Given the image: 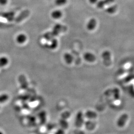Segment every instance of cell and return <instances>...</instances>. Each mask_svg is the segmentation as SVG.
Masks as SVG:
<instances>
[{
  "mask_svg": "<svg viewBox=\"0 0 134 134\" xmlns=\"http://www.w3.org/2000/svg\"><path fill=\"white\" fill-rule=\"evenodd\" d=\"M9 96L6 93L0 94V103H4L9 100Z\"/></svg>",
  "mask_w": 134,
  "mask_h": 134,
  "instance_id": "5bb4252c",
  "label": "cell"
},
{
  "mask_svg": "<svg viewBox=\"0 0 134 134\" xmlns=\"http://www.w3.org/2000/svg\"><path fill=\"white\" fill-rule=\"evenodd\" d=\"M115 2V0H102L99 1L97 4V7L99 9L102 8L106 5H109L110 4L113 3Z\"/></svg>",
  "mask_w": 134,
  "mask_h": 134,
  "instance_id": "8992f818",
  "label": "cell"
},
{
  "mask_svg": "<svg viewBox=\"0 0 134 134\" xmlns=\"http://www.w3.org/2000/svg\"><path fill=\"white\" fill-rule=\"evenodd\" d=\"M0 134H4V133L2 132V131H0Z\"/></svg>",
  "mask_w": 134,
  "mask_h": 134,
  "instance_id": "44dd1931",
  "label": "cell"
},
{
  "mask_svg": "<svg viewBox=\"0 0 134 134\" xmlns=\"http://www.w3.org/2000/svg\"><path fill=\"white\" fill-rule=\"evenodd\" d=\"M51 40V42L50 44L48 46V47H49V48H50L51 49H56L57 48L58 46L57 40L55 38H53Z\"/></svg>",
  "mask_w": 134,
  "mask_h": 134,
  "instance_id": "9a60e30c",
  "label": "cell"
},
{
  "mask_svg": "<svg viewBox=\"0 0 134 134\" xmlns=\"http://www.w3.org/2000/svg\"><path fill=\"white\" fill-rule=\"evenodd\" d=\"M19 81L20 85L23 88H26L28 86V83L24 75H20L19 77Z\"/></svg>",
  "mask_w": 134,
  "mask_h": 134,
  "instance_id": "ba28073f",
  "label": "cell"
},
{
  "mask_svg": "<svg viewBox=\"0 0 134 134\" xmlns=\"http://www.w3.org/2000/svg\"><path fill=\"white\" fill-rule=\"evenodd\" d=\"M117 9H118V7L117 5H111L109 7L107 8L106 9L105 11L106 12V13H107L108 14H112L115 13V12L117 11Z\"/></svg>",
  "mask_w": 134,
  "mask_h": 134,
  "instance_id": "4fadbf2b",
  "label": "cell"
},
{
  "mask_svg": "<svg viewBox=\"0 0 134 134\" xmlns=\"http://www.w3.org/2000/svg\"><path fill=\"white\" fill-rule=\"evenodd\" d=\"M86 116L87 118L90 119L94 118L96 117V113L91 111H87L86 113Z\"/></svg>",
  "mask_w": 134,
  "mask_h": 134,
  "instance_id": "2e32d148",
  "label": "cell"
},
{
  "mask_svg": "<svg viewBox=\"0 0 134 134\" xmlns=\"http://www.w3.org/2000/svg\"><path fill=\"white\" fill-rule=\"evenodd\" d=\"M67 30V26L61 24H57L53 27L52 32L54 36H56L61 32H64Z\"/></svg>",
  "mask_w": 134,
  "mask_h": 134,
  "instance_id": "6da1fadb",
  "label": "cell"
},
{
  "mask_svg": "<svg viewBox=\"0 0 134 134\" xmlns=\"http://www.w3.org/2000/svg\"><path fill=\"white\" fill-rule=\"evenodd\" d=\"M9 59L5 56H2L0 57V67H5L9 63Z\"/></svg>",
  "mask_w": 134,
  "mask_h": 134,
  "instance_id": "7c38bea8",
  "label": "cell"
},
{
  "mask_svg": "<svg viewBox=\"0 0 134 134\" xmlns=\"http://www.w3.org/2000/svg\"><path fill=\"white\" fill-rule=\"evenodd\" d=\"M83 123V114L81 112H79L77 113L76 120H75V124L77 127H81Z\"/></svg>",
  "mask_w": 134,
  "mask_h": 134,
  "instance_id": "3957f363",
  "label": "cell"
},
{
  "mask_svg": "<svg viewBox=\"0 0 134 134\" xmlns=\"http://www.w3.org/2000/svg\"><path fill=\"white\" fill-rule=\"evenodd\" d=\"M90 2L92 3V4H94L96 3V2L97 1V0H89Z\"/></svg>",
  "mask_w": 134,
  "mask_h": 134,
  "instance_id": "ffe728a7",
  "label": "cell"
},
{
  "mask_svg": "<svg viewBox=\"0 0 134 134\" xmlns=\"http://www.w3.org/2000/svg\"><path fill=\"white\" fill-rule=\"evenodd\" d=\"M67 0H55V3L56 5L58 6H61L65 5L67 3Z\"/></svg>",
  "mask_w": 134,
  "mask_h": 134,
  "instance_id": "ac0fdd59",
  "label": "cell"
},
{
  "mask_svg": "<svg viewBox=\"0 0 134 134\" xmlns=\"http://www.w3.org/2000/svg\"><path fill=\"white\" fill-rule=\"evenodd\" d=\"M29 14L30 11L29 10H24L18 15V17L16 18L15 20L16 23H20L24 19L27 18L29 16Z\"/></svg>",
  "mask_w": 134,
  "mask_h": 134,
  "instance_id": "7a4b0ae2",
  "label": "cell"
},
{
  "mask_svg": "<svg viewBox=\"0 0 134 134\" xmlns=\"http://www.w3.org/2000/svg\"><path fill=\"white\" fill-rule=\"evenodd\" d=\"M85 60L89 62H93L96 60V56L90 52L86 53L83 55Z\"/></svg>",
  "mask_w": 134,
  "mask_h": 134,
  "instance_id": "52a82bcc",
  "label": "cell"
},
{
  "mask_svg": "<svg viewBox=\"0 0 134 134\" xmlns=\"http://www.w3.org/2000/svg\"><path fill=\"white\" fill-rule=\"evenodd\" d=\"M8 3V0H0V5H6Z\"/></svg>",
  "mask_w": 134,
  "mask_h": 134,
  "instance_id": "d6986e66",
  "label": "cell"
},
{
  "mask_svg": "<svg viewBox=\"0 0 134 134\" xmlns=\"http://www.w3.org/2000/svg\"><path fill=\"white\" fill-rule=\"evenodd\" d=\"M44 38L46 40H51L54 37L51 31L48 32L44 34Z\"/></svg>",
  "mask_w": 134,
  "mask_h": 134,
  "instance_id": "e0dca14e",
  "label": "cell"
},
{
  "mask_svg": "<svg viewBox=\"0 0 134 134\" xmlns=\"http://www.w3.org/2000/svg\"><path fill=\"white\" fill-rule=\"evenodd\" d=\"M97 24V21L96 19L94 18H92L90 20V21L88 22L86 28L88 30H92L96 28V26Z\"/></svg>",
  "mask_w": 134,
  "mask_h": 134,
  "instance_id": "5b68a950",
  "label": "cell"
},
{
  "mask_svg": "<svg viewBox=\"0 0 134 134\" xmlns=\"http://www.w3.org/2000/svg\"><path fill=\"white\" fill-rule=\"evenodd\" d=\"M62 16V13L61 10H55L51 13V16L54 19H58Z\"/></svg>",
  "mask_w": 134,
  "mask_h": 134,
  "instance_id": "8fae6325",
  "label": "cell"
},
{
  "mask_svg": "<svg viewBox=\"0 0 134 134\" xmlns=\"http://www.w3.org/2000/svg\"><path fill=\"white\" fill-rule=\"evenodd\" d=\"M26 36L24 34H19L16 38V41L19 44H23L24 43L26 40Z\"/></svg>",
  "mask_w": 134,
  "mask_h": 134,
  "instance_id": "9c48e42d",
  "label": "cell"
},
{
  "mask_svg": "<svg viewBox=\"0 0 134 134\" xmlns=\"http://www.w3.org/2000/svg\"><path fill=\"white\" fill-rule=\"evenodd\" d=\"M0 15H1V13H0Z\"/></svg>",
  "mask_w": 134,
  "mask_h": 134,
  "instance_id": "7402d4cb",
  "label": "cell"
},
{
  "mask_svg": "<svg viewBox=\"0 0 134 134\" xmlns=\"http://www.w3.org/2000/svg\"><path fill=\"white\" fill-rule=\"evenodd\" d=\"M64 59L65 62L67 63V64H71L74 60V58L72 57V55L68 53H65L64 55Z\"/></svg>",
  "mask_w": 134,
  "mask_h": 134,
  "instance_id": "30bf717a",
  "label": "cell"
},
{
  "mask_svg": "<svg viewBox=\"0 0 134 134\" xmlns=\"http://www.w3.org/2000/svg\"><path fill=\"white\" fill-rule=\"evenodd\" d=\"M1 16L8 19V21H12L14 19V13L13 12H8V13H1Z\"/></svg>",
  "mask_w": 134,
  "mask_h": 134,
  "instance_id": "277c9868",
  "label": "cell"
}]
</instances>
